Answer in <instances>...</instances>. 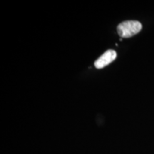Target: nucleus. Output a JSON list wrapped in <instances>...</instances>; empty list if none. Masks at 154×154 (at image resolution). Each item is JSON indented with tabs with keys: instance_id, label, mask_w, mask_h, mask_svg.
I'll list each match as a JSON object with an SVG mask.
<instances>
[{
	"instance_id": "f257e3e1",
	"label": "nucleus",
	"mask_w": 154,
	"mask_h": 154,
	"mask_svg": "<svg viewBox=\"0 0 154 154\" xmlns=\"http://www.w3.org/2000/svg\"><path fill=\"white\" fill-rule=\"evenodd\" d=\"M142 29V24L135 20L126 21L117 26L119 35L123 38H130L139 33Z\"/></svg>"
},
{
	"instance_id": "f03ea898",
	"label": "nucleus",
	"mask_w": 154,
	"mask_h": 154,
	"mask_svg": "<svg viewBox=\"0 0 154 154\" xmlns=\"http://www.w3.org/2000/svg\"><path fill=\"white\" fill-rule=\"evenodd\" d=\"M117 54L114 50H108L103 54L101 57H99L94 63V66L97 69H102L105 67L112 61L115 60L116 58Z\"/></svg>"
}]
</instances>
